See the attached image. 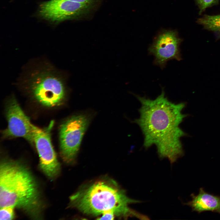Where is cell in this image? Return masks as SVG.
<instances>
[{
    "mask_svg": "<svg viewBox=\"0 0 220 220\" xmlns=\"http://www.w3.org/2000/svg\"><path fill=\"white\" fill-rule=\"evenodd\" d=\"M134 95L141 106L139 117L134 122L143 135L144 147L147 148L155 145L160 158H166L174 163L183 154L180 138L185 134L179 125L185 116L182 113L184 104L170 101L163 88L153 100Z\"/></svg>",
    "mask_w": 220,
    "mask_h": 220,
    "instance_id": "1",
    "label": "cell"
},
{
    "mask_svg": "<svg viewBox=\"0 0 220 220\" xmlns=\"http://www.w3.org/2000/svg\"><path fill=\"white\" fill-rule=\"evenodd\" d=\"M42 204L36 182L27 167L17 161L3 160L0 165V207H13L39 218Z\"/></svg>",
    "mask_w": 220,
    "mask_h": 220,
    "instance_id": "2",
    "label": "cell"
},
{
    "mask_svg": "<svg viewBox=\"0 0 220 220\" xmlns=\"http://www.w3.org/2000/svg\"><path fill=\"white\" fill-rule=\"evenodd\" d=\"M70 201L73 207L88 215L111 212L118 216L141 215L128 207L130 204L140 201L129 198L115 181L108 178L83 186L70 197Z\"/></svg>",
    "mask_w": 220,
    "mask_h": 220,
    "instance_id": "3",
    "label": "cell"
},
{
    "mask_svg": "<svg viewBox=\"0 0 220 220\" xmlns=\"http://www.w3.org/2000/svg\"><path fill=\"white\" fill-rule=\"evenodd\" d=\"M25 86L34 98L46 106L58 105L65 98L66 85L64 77L49 68L34 71Z\"/></svg>",
    "mask_w": 220,
    "mask_h": 220,
    "instance_id": "4",
    "label": "cell"
},
{
    "mask_svg": "<svg viewBox=\"0 0 220 220\" xmlns=\"http://www.w3.org/2000/svg\"><path fill=\"white\" fill-rule=\"evenodd\" d=\"M89 123L85 116L69 118L61 126L60 130V152L64 161L71 163L75 160L83 135Z\"/></svg>",
    "mask_w": 220,
    "mask_h": 220,
    "instance_id": "5",
    "label": "cell"
},
{
    "mask_svg": "<svg viewBox=\"0 0 220 220\" xmlns=\"http://www.w3.org/2000/svg\"><path fill=\"white\" fill-rule=\"evenodd\" d=\"M93 7L69 0H50L40 5L38 13L43 19L57 23L78 19L88 13Z\"/></svg>",
    "mask_w": 220,
    "mask_h": 220,
    "instance_id": "6",
    "label": "cell"
},
{
    "mask_svg": "<svg viewBox=\"0 0 220 220\" xmlns=\"http://www.w3.org/2000/svg\"><path fill=\"white\" fill-rule=\"evenodd\" d=\"M33 141L39 155L40 168L48 177L54 178L59 174L60 165L52 144L49 130L35 126Z\"/></svg>",
    "mask_w": 220,
    "mask_h": 220,
    "instance_id": "7",
    "label": "cell"
},
{
    "mask_svg": "<svg viewBox=\"0 0 220 220\" xmlns=\"http://www.w3.org/2000/svg\"><path fill=\"white\" fill-rule=\"evenodd\" d=\"M182 41L174 32L167 31L160 35L148 49L149 54L154 57V63L163 69L169 60H181Z\"/></svg>",
    "mask_w": 220,
    "mask_h": 220,
    "instance_id": "8",
    "label": "cell"
},
{
    "mask_svg": "<svg viewBox=\"0 0 220 220\" xmlns=\"http://www.w3.org/2000/svg\"><path fill=\"white\" fill-rule=\"evenodd\" d=\"M6 116L8 126L3 132L4 137H22L32 143L34 142L35 125L31 123L29 118L13 97L9 101Z\"/></svg>",
    "mask_w": 220,
    "mask_h": 220,
    "instance_id": "9",
    "label": "cell"
},
{
    "mask_svg": "<svg viewBox=\"0 0 220 220\" xmlns=\"http://www.w3.org/2000/svg\"><path fill=\"white\" fill-rule=\"evenodd\" d=\"M192 200L185 203L192 210L198 212L210 211L220 214V196H216L206 192L202 188L198 194L191 195Z\"/></svg>",
    "mask_w": 220,
    "mask_h": 220,
    "instance_id": "10",
    "label": "cell"
},
{
    "mask_svg": "<svg viewBox=\"0 0 220 220\" xmlns=\"http://www.w3.org/2000/svg\"><path fill=\"white\" fill-rule=\"evenodd\" d=\"M197 22L205 29L213 31L220 36V14L205 15L199 18Z\"/></svg>",
    "mask_w": 220,
    "mask_h": 220,
    "instance_id": "11",
    "label": "cell"
},
{
    "mask_svg": "<svg viewBox=\"0 0 220 220\" xmlns=\"http://www.w3.org/2000/svg\"><path fill=\"white\" fill-rule=\"evenodd\" d=\"M13 207H0V220H11L14 217V209Z\"/></svg>",
    "mask_w": 220,
    "mask_h": 220,
    "instance_id": "12",
    "label": "cell"
},
{
    "mask_svg": "<svg viewBox=\"0 0 220 220\" xmlns=\"http://www.w3.org/2000/svg\"><path fill=\"white\" fill-rule=\"evenodd\" d=\"M217 0H196L200 9L199 13H201L207 8L215 3Z\"/></svg>",
    "mask_w": 220,
    "mask_h": 220,
    "instance_id": "13",
    "label": "cell"
},
{
    "mask_svg": "<svg viewBox=\"0 0 220 220\" xmlns=\"http://www.w3.org/2000/svg\"><path fill=\"white\" fill-rule=\"evenodd\" d=\"M102 216L98 219L99 220H112L114 219L115 215L111 212H107L103 213Z\"/></svg>",
    "mask_w": 220,
    "mask_h": 220,
    "instance_id": "14",
    "label": "cell"
},
{
    "mask_svg": "<svg viewBox=\"0 0 220 220\" xmlns=\"http://www.w3.org/2000/svg\"><path fill=\"white\" fill-rule=\"evenodd\" d=\"M86 5L93 6L98 0H69Z\"/></svg>",
    "mask_w": 220,
    "mask_h": 220,
    "instance_id": "15",
    "label": "cell"
}]
</instances>
